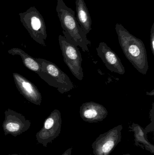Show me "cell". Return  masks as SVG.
Masks as SVG:
<instances>
[{
	"label": "cell",
	"instance_id": "1",
	"mask_svg": "<svg viewBox=\"0 0 154 155\" xmlns=\"http://www.w3.org/2000/svg\"><path fill=\"white\" fill-rule=\"evenodd\" d=\"M115 29L125 56L139 73L146 75L149 65L147 52L143 41L130 33L121 24H116Z\"/></svg>",
	"mask_w": 154,
	"mask_h": 155
},
{
	"label": "cell",
	"instance_id": "2",
	"mask_svg": "<svg viewBox=\"0 0 154 155\" xmlns=\"http://www.w3.org/2000/svg\"><path fill=\"white\" fill-rule=\"evenodd\" d=\"M56 11L63 29L62 33L67 41L85 52H89L88 45L91 42L88 40L75 16V12L68 7L63 0H58Z\"/></svg>",
	"mask_w": 154,
	"mask_h": 155
},
{
	"label": "cell",
	"instance_id": "3",
	"mask_svg": "<svg viewBox=\"0 0 154 155\" xmlns=\"http://www.w3.org/2000/svg\"><path fill=\"white\" fill-rule=\"evenodd\" d=\"M36 60L41 65L38 75L49 85L57 88L62 94L74 88V84L70 78L56 64L45 59L37 58Z\"/></svg>",
	"mask_w": 154,
	"mask_h": 155
},
{
	"label": "cell",
	"instance_id": "4",
	"mask_svg": "<svg viewBox=\"0 0 154 155\" xmlns=\"http://www.w3.org/2000/svg\"><path fill=\"white\" fill-rule=\"evenodd\" d=\"M21 22L30 36L36 42L46 46L45 41L47 34L44 19L34 6L30 7L24 12L19 13Z\"/></svg>",
	"mask_w": 154,
	"mask_h": 155
},
{
	"label": "cell",
	"instance_id": "5",
	"mask_svg": "<svg viewBox=\"0 0 154 155\" xmlns=\"http://www.w3.org/2000/svg\"><path fill=\"white\" fill-rule=\"evenodd\" d=\"M58 41L64 62L72 74L81 81L84 77L82 58L78 46L71 43L62 35H59Z\"/></svg>",
	"mask_w": 154,
	"mask_h": 155
},
{
	"label": "cell",
	"instance_id": "6",
	"mask_svg": "<svg viewBox=\"0 0 154 155\" xmlns=\"http://www.w3.org/2000/svg\"><path fill=\"white\" fill-rule=\"evenodd\" d=\"M61 114L59 110L55 109L45 119L43 126L36 134L38 143L47 147L48 144L52 143L59 136L61 131Z\"/></svg>",
	"mask_w": 154,
	"mask_h": 155
},
{
	"label": "cell",
	"instance_id": "7",
	"mask_svg": "<svg viewBox=\"0 0 154 155\" xmlns=\"http://www.w3.org/2000/svg\"><path fill=\"white\" fill-rule=\"evenodd\" d=\"M122 125L100 134L92 143L94 155H110L122 140Z\"/></svg>",
	"mask_w": 154,
	"mask_h": 155
},
{
	"label": "cell",
	"instance_id": "8",
	"mask_svg": "<svg viewBox=\"0 0 154 155\" xmlns=\"http://www.w3.org/2000/svg\"><path fill=\"white\" fill-rule=\"evenodd\" d=\"M2 128L5 136L14 137L20 135L30 129L31 122L20 113L8 108L5 112Z\"/></svg>",
	"mask_w": 154,
	"mask_h": 155
},
{
	"label": "cell",
	"instance_id": "9",
	"mask_svg": "<svg viewBox=\"0 0 154 155\" xmlns=\"http://www.w3.org/2000/svg\"><path fill=\"white\" fill-rule=\"evenodd\" d=\"M13 77L20 94L29 102L36 105H40L42 95L37 87L30 80L17 73H13Z\"/></svg>",
	"mask_w": 154,
	"mask_h": 155
},
{
	"label": "cell",
	"instance_id": "10",
	"mask_svg": "<svg viewBox=\"0 0 154 155\" xmlns=\"http://www.w3.org/2000/svg\"><path fill=\"white\" fill-rule=\"evenodd\" d=\"M96 51L99 57L109 71L122 75L124 74L125 70L120 58L105 43L100 42Z\"/></svg>",
	"mask_w": 154,
	"mask_h": 155
},
{
	"label": "cell",
	"instance_id": "11",
	"mask_svg": "<svg viewBox=\"0 0 154 155\" xmlns=\"http://www.w3.org/2000/svg\"><path fill=\"white\" fill-rule=\"evenodd\" d=\"M80 114L85 122L96 123L103 121L107 116L108 112L100 104L90 102L82 104L80 109Z\"/></svg>",
	"mask_w": 154,
	"mask_h": 155
},
{
	"label": "cell",
	"instance_id": "12",
	"mask_svg": "<svg viewBox=\"0 0 154 155\" xmlns=\"http://www.w3.org/2000/svg\"><path fill=\"white\" fill-rule=\"evenodd\" d=\"M76 12L78 22L86 35L91 31L92 20L84 0H76Z\"/></svg>",
	"mask_w": 154,
	"mask_h": 155
},
{
	"label": "cell",
	"instance_id": "13",
	"mask_svg": "<svg viewBox=\"0 0 154 155\" xmlns=\"http://www.w3.org/2000/svg\"><path fill=\"white\" fill-rule=\"evenodd\" d=\"M130 132L134 133L135 145L149 151L151 153H154V146L148 141L147 138V132L145 129L137 124L133 123L129 127Z\"/></svg>",
	"mask_w": 154,
	"mask_h": 155
},
{
	"label": "cell",
	"instance_id": "14",
	"mask_svg": "<svg viewBox=\"0 0 154 155\" xmlns=\"http://www.w3.org/2000/svg\"><path fill=\"white\" fill-rule=\"evenodd\" d=\"M8 53L11 55H18L20 56L23 64L29 70L38 74L40 71L41 65L35 58L29 55L20 48H14L8 51Z\"/></svg>",
	"mask_w": 154,
	"mask_h": 155
},
{
	"label": "cell",
	"instance_id": "15",
	"mask_svg": "<svg viewBox=\"0 0 154 155\" xmlns=\"http://www.w3.org/2000/svg\"><path fill=\"white\" fill-rule=\"evenodd\" d=\"M151 49L153 54L154 55V23L152 25V29L151 31Z\"/></svg>",
	"mask_w": 154,
	"mask_h": 155
},
{
	"label": "cell",
	"instance_id": "16",
	"mask_svg": "<svg viewBox=\"0 0 154 155\" xmlns=\"http://www.w3.org/2000/svg\"><path fill=\"white\" fill-rule=\"evenodd\" d=\"M72 150V147L69 148V149H67L66 151H65L61 155H71Z\"/></svg>",
	"mask_w": 154,
	"mask_h": 155
},
{
	"label": "cell",
	"instance_id": "17",
	"mask_svg": "<svg viewBox=\"0 0 154 155\" xmlns=\"http://www.w3.org/2000/svg\"><path fill=\"white\" fill-rule=\"evenodd\" d=\"M146 94L148 95H152V96H154V90H152V92H150V93H149V92H146Z\"/></svg>",
	"mask_w": 154,
	"mask_h": 155
},
{
	"label": "cell",
	"instance_id": "18",
	"mask_svg": "<svg viewBox=\"0 0 154 155\" xmlns=\"http://www.w3.org/2000/svg\"><path fill=\"white\" fill-rule=\"evenodd\" d=\"M8 155H20V154H10Z\"/></svg>",
	"mask_w": 154,
	"mask_h": 155
},
{
	"label": "cell",
	"instance_id": "19",
	"mask_svg": "<svg viewBox=\"0 0 154 155\" xmlns=\"http://www.w3.org/2000/svg\"><path fill=\"white\" fill-rule=\"evenodd\" d=\"M123 155H131L129 154H124Z\"/></svg>",
	"mask_w": 154,
	"mask_h": 155
},
{
	"label": "cell",
	"instance_id": "20",
	"mask_svg": "<svg viewBox=\"0 0 154 155\" xmlns=\"http://www.w3.org/2000/svg\"><path fill=\"white\" fill-rule=\"evenodd\" d=\"M27 155V154H26V155Z\"/></svg>",
	"mask_w": 154,
	"mask_h": 155
}]
</instances>
